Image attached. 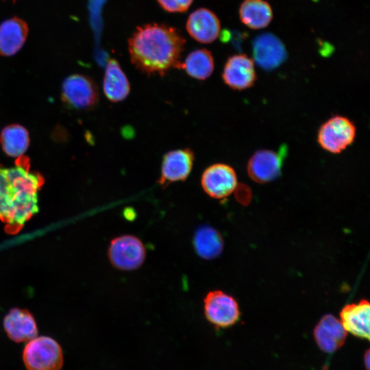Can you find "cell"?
Here are the masks:
<instances>
[{
    "label": "cell",
    "instance_id": "1",
    "mask_svg": "<svg viewBox=\"0 0 370 370\" xmlns=\"http://www.w3.org/2000/svg\"><path fill=\"white\" fill-rule=\"evenodd\" d=\"M43 176L22 155L12 166L0 164V222L10 234L18 233L38 210V193Z\"/></svg>",
    "mask_w": 370,
    "mask_h": 370
},
{
    "label": "cell",
    "instance_id": "2",
    "mask_svg": "<svg viewBox=\"0 0 370 370\" xmlns=\"http://www.w3.org/2000/svg\"><path fill=\"white\" fill-rule=\"evenodd\" d=\"M186 40L173 27L149 23L138 27L128 40L132 63L147 75H163L180 69Z\"/></svg>",
    "mask_w": 370,
    "mask_h": 370
},
{
    "label": "cell",
    "instance_id": "3",
    "mask_svg": "<svg viewBox=\"0 0 370 370\" xmlns=\"http://www.w3.org/2000/svg\"><path fill=\"white\" fill-rule=\"evenodd\" d=\"M23 359L27 370H60L63 365L60 345L45 336L29 341L24 348Z\"/></svg>",
    "mask_w": 370,
    "mask_h": 370
},
{
    "label": "cell",
    "instance_id": "4",
    "mask_svg": "<svg viewBox=\"0 0 370 370\" xmlns=\"http://www.w3.org/2000/svg\"><path fill=\"white\" fill-rule=\"evenodd\" d=\"M356 128L347 117L335 115L319 127L317 140L320 147L331 153H340L354 141Z\"/></svg>",
    "mask_w": 370,
    "mask_h": 370
},
{
    "label": "cell",
    "instance_id": "5",
    "mask_svg": "<svg viewBox=\"0 0 370 370\" xmlns=\"http://www.w3.org/2000/svg\"><path fill=\"white\" fill-rule=\"evenodd\" d=\"M108 251L112 266L122 271L137 269L143 264L146 256L142 241L130 234L121 235L112 239Z\"/></svg>",
    "mask_w": 370,
    "mask_h": 370
},
{
    "label": "cell",
    "instance_id": "6",
    "mask_svg": "<svg viewBox=\"0 0 370 370\" xmlns=\"http://www.w3.org/2000/svg\"><path fill=\"white\" fill-rule=\"evenodd\" d=\"M204 312L206 319L217 328L234 325L241 315L236 300L219 290L207 293L204 299Z\"/></svg>",
    "mask_w": 370,
    "mask_h": 370
},
{
    "label": "cell",
    "instance_id": "7",
    "mask_svg": "<svg viewBox=\"0 0 370 370\" xmlns=\"http://www.w3.org/2000/svg\"><path fill=\"white\" fill-rule=\"evenodd\" d=\"M286 148L281 147L278 151L261 149L249 158L247 171L249 177L256 182L264 184L276 180L281 174Z\"/></svg>",
    "mask_w": 370,
    "mask_h": 370
},
{
    "label": "cell",
    "instance_id": "8",
    "mask_svg": "<svg viewBox=\"0 0 370 370\" xmlns=\"http://www.w3.org/2000/svg\"><path fill=\"white\" fill-rule=\"evenodd\" d=\"M62 96L64 103L69 106L86 109L97 103L99 92L95 83L90 77L75 74L64 79Z\"/></svg>",
    "mask_w": 370,
    "mask_h": 370
},
{
    "label": "cell",
    "instance_id": "9",
    "mask_svg": "<svg viewBox=\"0 0 370 370\" xmlns=\"http://www.w3.org/2000/svg\"><path fill=\"white\" fill-rule=\"evenodd\" d=\"M201 184L208 195L214 199H223L235 190L237 177L232 166L217 163L210 165L204 171Z\"/></svg>",
    "mask_w": 370,
    "mask_h": 370
},
{
    "label": "cell",
    "instance_id": "10",
    "mask_svg": "<svg viewBox=\"0 0 370 370\" xmlns=\"http://www.w3.org/2000/svg\"><path fill=\"white\" fill-rule=\"evenodd\" d=\"M222 78L233 90H243L251 88L257 78L253 59L246 54L230 56L225 63Z\"/></svg>",
    "mask_w": 370,
    "mask_h": 370
},
{
    "label": "cell",
    "instance_id": "11",
    "mask_svg": "<svg viewBox=\"0 0 370 370\" xmlns=\"http://www.w3.org/2000/svg\"><path fill=\"white\" fill-rule=\"evenodd\" d=\"M194 153L190 148L167 152L162 162L161 173L158 180L160 186L184 181L189 175L193 165Z\"/></svg>",
    "mask_w": 370,
    "mask_h": 370
},
{
    "label": "cell",
    "instance_id": "12",
    "mask_svg": "<svg viewBox=\"0 0 370 370\" xmlns=\"http://www.w3.org/2000/svg\"><path fill=\"white\" fill-rule=\"evenodd\" d=\"M252 49L254 61L267 71L276 69L287 57L282 42L270 33L258 36L253 41Z\"/></svg>",
    "mask_w": 370,
    "mask_h": 370
},
{
    "label": "cell",
    "instance_id": "13",
    "mask_svg": "<svg viewBox=\"0 0 370 370\" xmlns=\"http://www.w3.org/2000/svg\"><path fill=\"white\" fill-rule=\"evenodd\" d=\"M186 27L193 38L204 44L214 41L221 29L219 18L207 8H199L193 12L187 19Z\"/></svg>",
    "mask_w": 370,
    "mask_h": 370
},
{
    "label": "cell",
    "instance_id": "14",
    "mask_svg": "<svg viewBox=\"0 0 370 370\" xmlns=\"http://www.w3.org/2000/svg\"><path fill=\"white\" fill-rule=\"evenodd\" d=\"M3 328L8 337L16 343L29 341L38 335L34 317L26 309H11L4 317Z\"/></svg>",
    "mask_w": 370,
    "mask_h": 370
},
{
    "label": "cell",
    "instance_id": "15",
    "mask_svg": "<svg viewBox=\"0 0 370 370\" xmlns=\"http://www.w3.org/2000/svg\"><path fill=\"white\" fill-rule=\"evenodd\" d=\"M314 337L319 347L326 353H332L344 343L347 332L341 321L334 315H324L314 329Z\"/></svg>",
    "mask_w": 370,
    "mask_h": 370
},
{
    "label": "cell",
    "instance_id": "16",
    "mask_svg": "<svg viewBox=\"0 0 370 370\" xmlns=\"http://www.w3.org/2000/svg\"><path fill=\"white\" fill-rule=\"evenodd\" d=\"M370 305L367 300L345 305L340 312V321L346 330L354 336L369 340Z\"/></svg>",
    "mask_w": 370,
    "mask_h": 370
},
{
    "label": "cell",
    "instance_id": "17",
    "mask_svg": "<svg viewBox=\"0 0 370 370\" xmlns=\"http://www.w3.org/2000/svg\"><path fill=\"white\" fill-rule=\"evenodd\" d=\"M29 27L21 18L14 16L0 24V55L11 56L23 46L27 38Z\"/></svg>",
    "mask_w": 370,
    "mask_h": 370
},
{
    "label": "cell",
    "instance_id": "18",
    "mask_svg": "<svg viewBox=\"0 0 370 370\" xmlns=\"http://www.w3.org/2000/svg\"><path fill=\"white\" fill-rule=\"evenodd\" d=\"M103 88L106 97L112 102L125 99L130 92L129 81L115 59L107 63Z\"/></svg>",
    "mask_w": 370,
    "mask_h": 370
},
{
    "label": "cell",
    "instance_id": "19",
    "mask_svg": "<svg viewBox=\"0 0 370 370\" xmlns=\"http://www.w3.org/2000/svg\"><path fill=\"white\" fill-rule=\"evenodd\" d=\"M238 14L242 23L252 29L266 27L273 18L272 8L264 0H243Z\"/></svg>",
    "mask_w": 370,
    "mask_h": 370
},
{
    "label": "cell",
    "instance_id": "20",
    "mask_svg": "<svg viewBox=\"0 0 370 370\" xmlns=\"http://www.w3.org/2000/svg\"><path fill=\"white\" fill-rule=\"evenodd\" d=\"M193 244L199 256L206 260L218 257L223 247L221 235L208 225H203L196 230Z\"/></svg>",
    "mask_w": 370,
    "mask_h": 370
},
{
    "label": "cell",
    "instance_id": "21",
    "mask_svg": "<svg viewBox=\"0 0 370 370\" xmlns=\"http://www.w3.org/2000/svg\"><path fill=\"white\" fill-rule=\"evenodd\" d=\"M0 143L8 156L18 158L23 155L29 147L28 132L21 125H8L1 131Z\"/></svg>",
    "mask_w": 370,
    "mask_h": 370
},
{
    "label": "cell",
    "instance_id": "22",
    "mask_svg": "<svg viewBox=\"0 0 370 370\" xmlns=\"http://www.w3.org/2000/svg\"><path fill=\"white\" fill-rule=\"evenodd\" d=\"M214 66V58L211 52L206 49H200L189 53L181 68H183L189 76L204 80L211 75Z\"/></svg>",
    "mask_w": 370,
    "mask_h": 370
},
{
    "label": "cell",
    "instance_id": "23",
    "mask_svg": "<svg viewBox=\"0 0 370 370\" xmlns=\"http://www.w3.org/2000/svg\"><path fill=\"white\" fill-rule=\"evenodd\" d=\"M160 5L169 12H186L193 0H157Z\"/></svg>",
    "mask_w": 370,
    "mask_h": 370
},
{
    "label": "cell",
    "instance_id": "24",
    "mask_svg": "<svg viewBox=\"0 0 370 370\" xmlns=\"http://www.w3.org/2000/svg\"><path fill=\"white\" fill-rule=\"evenodd\" d=\"M369 357H370V355H369V350H367L365 354V366H366V369L367 370L369 369Z\"/></svg>",
    "mask_w": 370,
    "mask_h": 370
},
{
    "label": "cell",
    "instance_id": "25",
    "mask_svg": "<svg viewBox=\"0 0 370 370\" xmlns=\"http://www.w3.org/2000/svg\"><path fill=\"white\" fill-rule=\"evenodd\" d=\"M16 0H13V2H15Z\"/></svg>",
    "mask_w": 370,
    "mask_h": 370
}]
</instances>
